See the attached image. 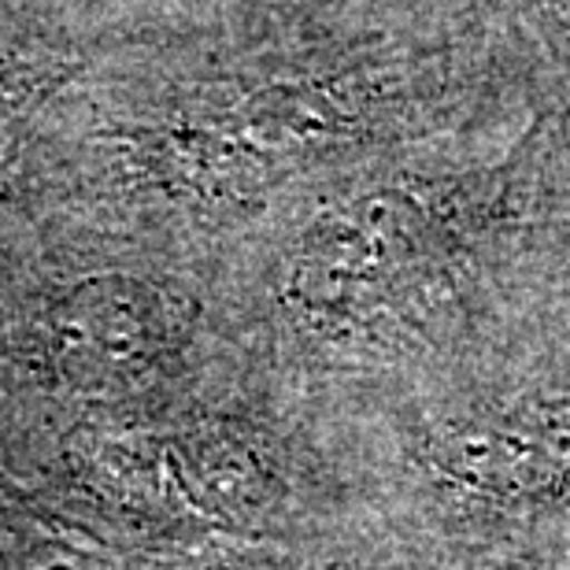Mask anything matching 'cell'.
I'll list each match as a JSON object with an SVG mask.
<instances>
[{"label": "cell", "instance_id": "6da1fadb", "mask_svg": "<svg viewBox=\"0 0 570 570\" xmlns=\"http://www.w3.org/2000/svg\"><path fill=\"white\" fill-rule=\"evenodd\" d=\"M430 455L444 485L474 504L570 515V396H527L452 415Z\"/></svg>", "mask_w": 570, "mask_h": 570}]
</instances>
